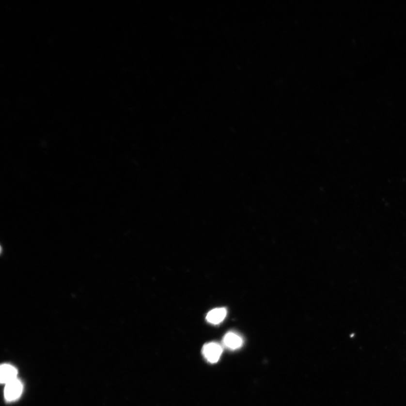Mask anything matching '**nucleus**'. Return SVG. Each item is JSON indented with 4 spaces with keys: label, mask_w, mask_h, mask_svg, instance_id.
Wrapping results in <instances>:
<instances>
[{
    "label": "nucleus",
    "mask_w": 406,
    "mask_h": 406,
    "mask_svg": "<svg viewBox=\"0 0 406 406\" xmlns=\"http://www.w3.org/2000/svg\"><path fill=\"white\" fill-rule=\"evenodd\" d=\"M23 385L18 378L5 384L4 395L7 401H12L18 399L21 395Z\"/></svg>",
    "instance_id": "nucleus-2"
},
{
    "label": "nucleus",
    "mask_w": 406,
    "mask_h": 406,
    "mask_svg": "<svg viewBox=\"0 0 406 406\" xmlns=\"http://www.w3.org/2000/svg\"><path fill=\"white\" fill-rule=\"evenodd\" d=\"M223 343L227 348L231 350H236L243 345L242 338L235 332H229L227 333L223 339Z\"/></svg>",
    "instance_id": "nucleus-3"
},
{
    "label": "nucleus",
    "mask_w": 406,
    "mask_h": 406,
    "mask_svg": "<svg viewBox=\"0 0 406 406\" xmlns=\"http://www.w3.org/2000/svg\"><path fill=\"white\" fill-rule=\"evenodd\" d=\"M0 374L1 383L6 384L16 379L18 373L15 367L8 364H4L1 366Z\"/></svg>",
    "instance_id": "nucleus-4"
},
{
    "label": "nucleus",
    "mask_w": 406,
    "mask_h": 406,
    "mask_svg": "<svg viewBox=\"0 0 406 406\" xmlns=\"http://www.w3.org/2000/svg\"><path fill=\"white\" fill-rule=\"evenodd\" d=\"M227 315L225 308H220L212 310L206 316V320L213 325H218L225 319Z\"/></svg>",
    "instance_id": "nucleus-5"
},
{
    "label": "nucleus",
    "mask_w": 406,
    "mask_h": 406,
    "mask_svg": "<svg viewBox=\"0 0 406 406\" xmlns=\"http://www.w3.org/2000/svg\"><path fill=\"white\" fill-rule=\"evenodd\" d=\"M202 353L205 359L211 363L218 362L222 353L221 345L216 343H209L205 344L203 347Z\"/></svg>",
    "instance_id": "nucleus-1"
}]
</instances>
